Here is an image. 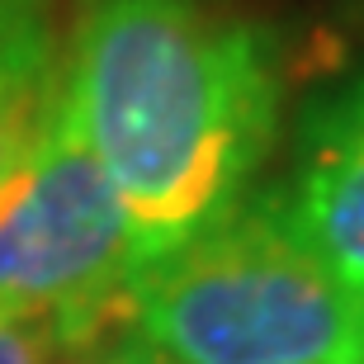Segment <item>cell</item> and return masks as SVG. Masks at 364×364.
I'll return each mask as SVG.
<instances>
[{
	"mask_svg": "<svg viewBox=\"0 0 364 364\" xmlns=\"http://www.w3.org/2000/svg\"><path fill=\"white\" fill-rule=\"evenodd\" d=\"M279 95L270 33L203 0H90L62 62V100L147 260L246 194Z\"/></svg>",
	"mask_w": 364,
	"mask_h": 364,
	"instance_id": "cell-1",
	"label": "cell"
},
{
	"mask_svg": "<svg viewBox=\"0 0 364 364\" xmlns=\"http://www.w3.org/2000/svg\"><path fill=\"white\" fill-rule=\"evenodd\" d=\"M71 364H171V360H166L151 341L137 336L133 326H123V331H114V336L85 346L81 355H71Z\"/></svg>",
	"mask_w": 364,
	"mask_h": 364,
	"instance_id": "cell-7",
	"label": "cell"
},
{
	"mask_svg": "<svg viewBox=\"0 0 364 364\" xmlns=\"http://www.w3.org/2000/svg\"><path fill=\"white\" fill-rule=\"evenodd\" d=\"M355 364H364V350H360V360H355Z\"/></svg>",
	"mask_w": 364,
	"mask_h": 364,
	"instance_id": "cell-9",
	"label": "cell"
},
{
	"mask_svg": "<svg viewBox=\"0 0 364 364\" xmlns=\"http://www.w3.org/2000/svg\"><path fill=\"white\" fill-rule=\"evenodd\" d=\"M279 199L308 251L364 298V71L312 105Z\"/></svg>",
	"mask_w": 364,
	"mask_h": 364,
	"instance_id": "cell-4",
	"label": "cell"
},
{
	"mask_svg": "<svg viewBox=\"0 0 364 364\" xmlns=\"http://www.w3.org/2000/svg\"><path fill=\"white\" fill-rule=\"evenodd\" d=\"M57 76L62 62L53 53L43 0L0 5V185L53 105Z\"/></svg>",
	"mask_w": 364,
	"mask_h": 364,
	"instance_id": "cell-5",
	"label": "cell"
},
{
	"mask_svg": "<svg viewBox=\"0 0 364 364\" xmlns=\"http://www.w3.org/2000/svg\"><path fill=\"white\" fill-rule=\"evenodd\" d=\"M128 326L171 364H355L364 298L312 256L270 189L147 260Z\"/></svg>",
	"mask_w": 364,
	"mask_h": 364,
	"instance_id": "cell-2",
	"label": "cell"
},
{
	"mask_svg": "<svg viewBox=\"0 0 364 364\" xmlns=\"http://www.w3.org/2000/svg\"><path fill=\"white\" fill-rule=\"evenodd\" d=\"M0 5H19V0H0Z\"/></svg>",
	"mask_w": 364,
	"mask_h": 364,
	"instance_id": "cell-8",
	"label": "cell"
},
{
	"mask_svg": "<svg viewBox=\"0 0 364 364\" xmlns=\"http://www.w3.org/2000/svg\"><path fill=\"white\" fill-rule=\"evenodd\" d=\"M0 364H71V350L53 326L0 308Z\"/></svg>",
	"mask_w": 364,
	"mask_h": 364,
	"instance_id": "cell-6",
	"label": "cell"
},
{
	"mask_svg": "<svg viewBox=\"0 0 364 364\" xmlns=\"http://www.w3.org/2000/svg\"><path fill=\"white\" fill-rule=\"evenodd\" d=\"M147 251L81 123L57 95L0 185V308L53 326L71 355L133 317Z\"/></svg>",
	"mask_w": 364,
	"mask_h": 364,
	"instance_id": "cell-3",
	"label": "cell"
}]
</instances>
